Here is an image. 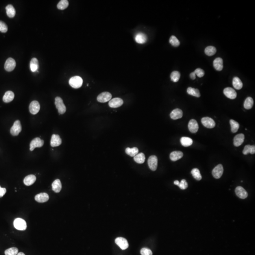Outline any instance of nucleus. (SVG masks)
<instances>
[{"label":"nucleus","mask_w":255,"mask_h":255,"mask_svg":"<svg viewBox=\"0 0 255 255\" xmlns=\"http://www.w3.org/2000/svg\"><path fill=\"white\" fill-rule=\"evenodd\" d=\"M148 165L150 169L155 171L156 170L158 165V159L156 156H151L148 159Z\"/></svg>","instance_id":"10"},{"label":"nucleus","mask_w":255,"mask_h":255,"mask_svg":"<svg viewBox=\"0 0 255 255\" xmlns=\"http://www.w3.org/2000/svg\"><path fill=\"white\" fill-rule=\"evenodd\" d=\"M169 42L171 45H173V47H178L180 45L179 40H178L176 37L174 36H172L170 38V39H169Z\"/></svg>","instance_id":"42"},{"label":"nucleus","mask_w":255,"mask_h":255,"mask_svg":"<svg viewBox=\"0 0 255 255\" xmlns=\"http://www.w3.org/2000/svg\"><path fill=\"white\" fill-rule=\"evenodd\" d=\"M55 104L56 108L58 110V112L60 114H63L66 112V106L63 103L62 99L60 97H56L55 99Z\"/></svg>","instance_id":"2"},{"label":"nucleus","mask_w":255,"mask_h":255,"mask_svg":"<svg viewBox=\"0 0 255 255\" xmlns=\"http://www.w3.org/2000/svg\"><path fill=\"white\" fill-rule=\"evenodd\" d=\"M21 130H22V128L21 122L19 120H17L14 122L13 126L10 129V133L13 136H16L18 135Z\"/></svg>","instance_id":"4"},{"label":"nucleus","mask_w":255,"mask_h":255,"mask_svg":"<svg viewBox=\"0 0 255 255\" xmlns=\"http://www.w3.org/2000/svg\"><path fill=\"white\" fill-rule=\"evenodd\" d=\"M40 106L37 101H33L31 102L29 106L30 112L32 114H36L40 111Z\"/></svg>","instance_id":"12"},{"label":"nucleus","mask_w":255,"mask_h":255,"mask_svg":"<svg viewBox=\"0 0 255 255\" xmlns=\"http://www.w3.org/2000/svg\"><path fill=\"white\" fill-rule=\"evenodd\" d=\"M180 143L183 147H188L192 145L193 141L191 138L183 137L180 138Z\"/></svg>","instance_id":"30"},{"label":"nucleus","mask_w":255,"mask_h":255,"mask_svg":"<svg viewBox=\"0 0 255 255\" xmlns=\"http://www.w3.org/2000/svg\"><path fill=\"white\" fill-rule=\"evenodd\" d=\"M224 95L231 99H234L237 97V93L234 89L232 88H226L223 90Z\"/></svg>","instance_id":"14"},{"label":"nucleus","mask_w":255,"mask_h":255,"mask_svg":"<svg viewBox=\"0 0 255 255\" xmlns=\"http://www.w3.org/2000/svg\"><path fill=\"white\" fill-rule=\"evenodd\" d=\"M196 74L194 72H191V74H190V77H191V79L194 80L195 79H196Z\"/></svg>","instance_id":"48"},{"label":"nucleus","mask_w":255,"mask_h":255,"mask_svg":"<svg viewBox=\"0 0 255 255\" xmlns=\"http://www.w3.org/2000/svg\"><path fill=\"white\" fill-rule=\"evenodd\" d=\"M201 123L205 127L209 129L214 128L215 126V123L214 120L208 117L202 118L201 119Z\"/></svg>","instance_id":"9"},{"label":"nucleus","mask_w":255,"mask_h":255,"mask_svg":"<svg viewBox=\"0 0 255 255\" xmlns=\"http://www.w3.org/2000/svg\"><path fill=\"white\" fill-rule=\"evenodd\" d=\"M192 176L194 178L197 180H200L202 179V176H201L199 170L197 168H194L192 169L191 171Z\"/></svg>","instance_id":"40"},{"label":"nucleus","mask_w":255,"mask_h":255,"mask_svg":"<svg viewBox=\"0 0 255 255\" xmlns=\"http://www.w3.org/2000/svg\"><path fill=\"white\" fill-rule=\"evenodd\" d=\"M112 97V95L111 93L107 92H104L98 95L97 97V100L100 103H106L111 100Z\"/></svg>","instance_id":"7"},{"label":"nucleus","mask_w":255,"mask_h":255,"mask_svg":"<svg viewBox=\"0 0 255 255\" xmlns=\"http://www.w3.org/2000/svg\"><path fill=\"white\" fill-rule=\"evenodd\" d=\"M194 72L196 75H197L199 77H202L205 75L204 71L202 69H201L200 68L197 69L195 70Z\"/></svg>","instance_id":"45"},{"label":"nucleus","mask_w":255,"mask_h":255,"mask_svg":"<svg viewBox=\"0 0 255 255\" xmlns=\"http://www.w3.org/2000/svg\"><path fill=\"white\" fill-rule=\"evenodd\" d=\"M6 192V189L1 188L0 186V197H3Z\"/></svg>","instance_id":"47"},{"label":"nucleus","mask_w":255,"mask_h":255,"mask_svg":"<svg viewBox=\"0 0 255 255\" xmlns=\"http://www.w3.org/2000/svg\"><path fill=\"white\" fill-rule=\"evenodd\" d=\"M44 141L39 138H36L31 141L30 144V150L33 151L36 147H41L44 145Z\"/></svg>","instance_id":"6"},{"label":"nucleus","mask_w":255,"mask_h":255,"mask_svg":"<svg viewBox=\"0 0 255 255\" xmlns=\"http://www.w3.org/2000/svg\"><path fill=\"white\" fill-rule=\"evenodd\" d=\"M14 226L16 229L20 231H24L27 228V223L23 219L18 218L15 219L14 223Z\"/></svg>","instance_id":"3"},{"label":"nucleus","mask_w":255,"mask_h":255,"mask_svg":"<svg viewBox=\"0 0 255 255\" xmlns=\"http://www.w3.org/2000/svg\"><path fill=\"white\" fill-rule=\"evenodd\" d=\"M8 31L7 25L2 21H0V31L2 33H6Z\"/></svg>","instance_id":"43"},{"label":"nucleus","mask_w":255,"mask_h":255,"mask_svg":"<svg viewBox=\"0 0 255 255\" xmlns=\"http://www.w3.org/2000/svg\"><path fill=\"white\" fill-rule=\"evenodd\" d=\"M179 187L180 189H185L188 187V184L185 180H182L181 182H180Z\"/></svg>","instance_id":"46"},{"label":"nucleus","mask_w":255,"mask_h":255,"mask_svg":"<svg viewBox=\"0 0 255 255\" xmlns=\"http://www.w3.org/2000/svg\"><path fill=\"white\" fill-rule=\"evenodd\" d=\"M125 152L128 155H129L132 157H134L136 155H137L138 153V149L136 147L133 148L127 147L125 150Z\"/></svg>","instance_id":"34"},{"label":"nucleus","mask_w":255,"mask_h":255,"mask_svg":"<svg viewBox=\"0 0 255 255\" xmlns=\"http://www.w3.org/2000/svg\"><path fill=\"white\" fill-rule=\"evenodd\" d=\"M83 84V80L80 76H74L71 77L69 80V84L74 88H80Z\"/></svg>","instance_id":"1"},{"label":"nucleus","mask_w":255,"mask_h":255,"mask_svg":"<svg viewBox=\"0 0 255 255\" xmlns=\"http://www.w3.org/2000/svg\"><path fill=\"white\" fill-rule=\"evenodd\" d=\"M6 10L7 15L9 18H12L15 16L16 10L12 5L10 4L7 5L6 7Z\"/></svg>","instance_id":"29"},{"label":"nucleus","mask_w":255,"mask_h":255,"mask_svg":"<svg viewBox=\"0 0 255 255\" xmlns=\"http://www.w3.org/2000/svg\"><path fill=\"white\" fill-rule=\"evenodd\" d=\"M115 242L122 250H125L129 247V243L127 240L123 237L117 238L115 240Z\"/></svg>","instance_id":"5"},{"label":"nucleus","mask_w":255,"mask_h":255,"mask_svg":"<svg viewBox=\"0 0 255 255\" xmlns=\"http://www.w3.org/2000/svg\"><path fill=\"white\" fill-rule=\"evenodd\" d=\"M69 1L67 0H62L57 4V8L60 10H64L68 7Z\"/></svg>","instance_id":"38"},{"label":"nucleus","mask_w":255,"mask_h":255,"mask_svg":"<svg viewBox=\"0 0 255 255\" xmlns=\"http://www.w3.org/2000/svg\"><path fill=\"white\" fill-rule=\"evenodd\" d=\"M35 200L39 203H44L49 200V195L46 193H41L35 196Z\"/></svg>","instance_id":"20"},{"label":"nucleus","mask_w":255,"mask_h":255,"mask_svg":"<svg viewBox=\"0 0 255 255\" xmlns=\"http://www.w3.org/2000/svg\"><path fill=\"white\" fill-rule=\"evenodd\" d=\"M255 153V147L254 145L250 146V145H246L243 150V154L244 155H247L248 154H254Z\"/></svg>","instance_id":"31"},{"label":"nucleus","mask_w":255,"mask_h":255,"mask_svg":"<svg viewBox=\"0 0 255 255\" xmlns=\"http://www.w3.org/2000/svg\"><path fill=\"white\" fill-rule=\"evenodd\" d=\"M147 35L143 33H138L135 36V40L138 44H145V42H147Z\"/></svg>","instance_id":"15"},{"label":"nucleus","mask_w":255,"mask_h":255,"mask_svg":"<svg viewBox=\"0 0 255 255\" xmlns=\"http://www.w3.org/2000/svg\"><path fill=\"white\" fill-rule=\"evenodd\" d=\"M188 128L189 131L192 133H195L198 131V124L197 121L194 119H191L188 124Z\"/></svg>","instance_id":"17"},{"label":"nucleus","mask_w":255,"mask_h":255,"mask_svg":"<svg viewBox=\"0 0 255 255\" xmlns=\"http://www.w3.org/2000/svg\"><path fill=\"white\" fill-rule=\"evenodd\" d=\"M170 77L171 81H173L174 82H177L179 81L180 78V73L178 71H173V72H171Z\"/></svg>","instance_id":"39"},{"label":"nucleus","mask_w":255,"mask_h":255,"mask_svg":"<svg viewBox=\"0 0 255 255\" xmlns=\"http://www.w3.org/2000/svg\"><path fill=\"white\" fill-rule=\"evenodd\" d=\"M52 189L56 193L60 192L62 189V185L61 181L59 179H57L54 180L52 183Z\"/></svg>","instance_id":"25"},{"label":"nucleus","mask_w":255,"mask_h":255,"mask_svg":"<svg viewBox=\"0 0 255 255\" xmlns=\"http://www.w3.org/2000/svg\"><path fill=\"white\" fill-rule=\"evenodd\" d=\"M230 125H231V131L232 132H237V131L239 129V127H240V125H239V123L234 120H232V119L230 121Z\"/></svg>","instance_id":"36"},{"label":"nucleus","mask_w":255,"mask_h":255,"mask_svg":"<svg viewBox=\"0 0 255 255\" xmlns=\"http://www.w3.org/2000/svg\"><path fill=\"white\" fill-rule=\"evenodd\" d=\"M235 193L241 199H245L247 197L248 194L243 188L238 186L235 189Z\"/></svg>","instance_id":"16"},{"label":"nucleus","mask_w":255,"mask_h":255,"mask_svg":"<svg viewBox=\"0 0 255 255\" xmlns=\"http://www.w3.org/2000/svg\"><path fill=\"white\" fill-rule=\"evenodd\" d=\"M30 67L31 71L34 72L38 71L39 68V62L38 60L36 58H33L31 59L30 62Z\"/></svg>","instance_id":"27"},{"label":"nucleus","mask_w":255,"mask_h":255,"mask_svg":"<svg viewBox=\"0 0 255 255\" xmlns=\"http://www.w3.org/2000/svg\"><path fill=\"white\" fill-rule=\"evenodd\" d=\"M145 156L142 153H138L137 155H136L134 157V161L138 164H143L145 161Z\"/></svg>","instance_id":"35"},{"label":"nucleus","mask_w":255,"mask_h":255,"mask_svg":"<svg viewBox=\"0 0 255 255\" xmlns=\"http://www.w3.org/2000/svg\"><path fill=\"white\" fill-rule=\"evenodd\" d=\"M187 91L188 94L189 95H192L197 97H200V93L198 89L191 87H189L188 88Z\"/></svg>","instance_id":"33"},{"label":"nucleus","mask_w":255,"mask_h":255,"mask_svg":"<svg viewBox=\"0 0 255 255\" xmlns=\"http://www.w3.org/2000/svg\"><path fill=\"white\" fill-rule=\"evenodd\" d=\"M245 136L243 134H238L233 138V145L235 147H239L243 143Z\"/></svg>","instance_id":"19"},{"label":"nucleus","mask_w":255,"mask_h":255,"mask_svg":"<svg viewBox=\"0 0 255 255\" xmlns=\"http://www.w3.org/2000/svg\"><path fill=\"white\" fill-rule=\"evenodd\" d=\"M17 255H25L24 253H23V252H19L18 253Z\"/></svg>","instance_id":"50"},{"label":"nucleus","mask_w":255,"mask_h":255,"mask_svg":"<svg viewBox=\"0 0 255 255\" xmlns=\"http://www.w3.org/2000/svg\"><path fill=\"white\" fill-rule=\"evenodd\" d=\"M62 142V139L59 136L56 134H53L51 139V146L52 147H58L61 145Z\"/></svg>","instance_id":"18"},{"label":"nucleus","mask_w":255,"mask_h":255,"mask_svg":"<svg viewBox=\"0 0 255 255\" xmlns=\"http://www.w3.org/2000/svg\"><path fill=\"white\" fill-rule=\"evenodd\" d=\"M183 154L182 152L180 151H173L170 154V159L172 161H177L183 157Z\"/></svg>","instance_id":"22"},{"label":"nucleus","mask_w":255,"mask_h":255,"mask_svg":"<svg viewBox=\"0 0 255 255\" xmlns=\"http://www.w3.org/2000/svg\"><path fill=\"white\" fill-rule=\"evenodd\" d=\"M16 65L15 60L13 58H9L7 60L4 64V68L7 71H12L14 70Z\"/></svg>","instance_id":"11"},{"label":"nucleus","mask_w":255,"mask_h":255,"mask_svg":"<svg viewBox=\"0 0 255 255\" xmlns=\"http://www.w3.org/2000/svg\"><path fill=\"white\" fill-rule=\"evenodd\" d=\"M254 104L253 99L251 97L246 98L244 103V107L246 109L249 110L252 108Z\"/></svg>","instance_id":"32"},{"label":"nucleus","mask_w":255,"mask_h":255,"mask_svg":"<svg viewBox=\"0 0 255 255\" xmlns=\"http://www.w3.org/2000/svg\"><path fill=\"white\" fill-rule=\"evenodd\" d=\"M217 52V49L214 47L212 46H209L206 47L205 50V53L206 54L209 56H214Z\"/></svg>","instance_id":"37"},{"label":"nucleus","mask_w":255,"mask_h":255,"mask_svg":"<svg viewBox=\"0 0 255 255\" xmlns=\"http://www.w3.org/2000/svg\"><path fill=\"white\" fill-rule=\"evenodd\" d=\"M232 85L234 88L237 90H240L243 87V83L241 81L240 78L238 77H234L232 80Z\"/></svg>","instance_id":"28"},{"label":"nucleus","mask_w":255,"mask_h":255,"mask_svg":"<svg viewBox=\"0 0 255 255\" xmlns=\"http://www.w3.org/2000/svg\"><path fill=\"white\" fill-rule=\"evenodd\" d=\"M183 116V112L182 110L179 108L173 110L170 114V117L173 120H177L182 118Z\"/></svg>","instance_id":"21"},{"label":"nucleus","mask_w":255,"mask_h":255,"mask_svg":"<svg viewBox=\"0 0 255 255\" xmlns=\"http://www.w3.org/2000/svg\"><path fill=\"white\" fill-rule=\"evenodd\" d=\"M174 184L178 186H179L180 184V182L179 181H178V180H175L174 182Z\"/></svg>","instance_id":"49"},{"label":"nucleus","mask_w":255,"mask_h":255,"mask_svg":"<svg viewBox=\"0 0 255 255\" xmlns=\"http://www.w3.org/2000/svg\"><path fill=\"white\" fill-rule=\"evenodd\" d=\"M141 255H152V251L150 249L144 247L141 250Z\"/></svg>","instance_id":"44"},{"label":"nucleus","mask_w":255,"mask_h":255,"mask_svg":"<svg viewBox=\"0 0 255 255\" xmlns=\"http://www.w3.org/2000/svg\"><path fill=\"white\" fill-rule=\"evenodd\" d=\"M123 99L119 97L114 98L111 99L109 102V106L111 108H118L123 105Z\"/></svg>","instance_id":"13"},{"label":"nucleus","mask_w":255,"mask_h":255,"mask_svg":"<svg viewBox=\"0 0 255 255\" xmlns=\"http://www.w3.org/2000/svg\"><path fill=\"white\" fill-rule=\"evenodd\" d=\"M18 249L17 247H12L7 249L5 251V255H17L18 253Z\"/></svg>","instance_id":"41"},{"label":"nucleus","mask_w":255,"mask_h":255,"mask_svg":"<svg viewBox=\"0 0 255 255\" xmlns=\"http://www.w3.org/2000/svg\"><path fill=\"white\" fill-rule=\"evenodd\" d=\"M14 98V94L13 92L8 91L5 93L4 96L3 97V102L6 103L12 102Z\"/></svg>","instance_id":"26"},{"label":"nucleus","mask_w":255,"mask_h":255,"mask_svg":"<svg viewBox=\"0 0 255 255\" xmlns=\"http://www.w3.org/2000/svg\"><path fill=\"white\" fill-rule=\"evenodd\" d=\"M213 65L215 70L221 71L223 69V60L221 58H217L213 62Z\"/></svg>","instance_id":"23"},{"label":"nucleus","mask_w":255,"mask_h":255,"mask_svg":"<svg viewBox=\"0 0 255 255\" xmlns=\"http://www.w3.org/2000/svg\"><path fill=\"white\" fill-rule=\"evenodd\" d=\"M223 172V168L221 164L217 165L212 171V175L215 179H219L222 176Z\"/></svg>","instance_id":"8"},{"label":"nucleus","mask_w":255,"mask_h":255,"mask_svg":"<svg viewBox=\"0 0 255 255\" xmlns=\"http://www.w3.org/2000/svg\"><path fill=\"white\" fill-rule=\"evenodd\" d=\"M36 179V177L34 175H27L24 179V183L26 186H30L35 183Z\"/></svg>","instance_id":"24"}]
</instances>
